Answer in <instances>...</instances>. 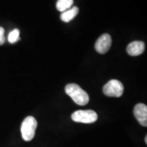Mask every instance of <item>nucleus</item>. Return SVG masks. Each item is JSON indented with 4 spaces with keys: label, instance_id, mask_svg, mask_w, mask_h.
Instances as JSON below:
<instances>
[{
    "label": "nucleus",
    "instance_id": "nucleus-11",
    "mask_svg": "<svg viewBox=\"0 0 147 147\" xmlns=\"http://www.w3.org/2000/svg\"><path fill=\"white\" fill-rule=\"evenodd\" d=\"M5 38L4 36H0V46L3 45L5 43Z\"/></svg>",
    "mask_w": 147,
    "mask_h": 147
},
{
    "label": "nucleus",
    "instance_id": "nucleus-6",
    "mask_svg": "<svg viewBox=\"0 0 147 147\" xmlns=\"http://www.w3.org/2000/svg\"><path fill=\"white\" fill-rule=\"evenodd\" d=\"M134 114L141 125L147 126V106L144 104H138L134 110Z\"/></svg>",
    "mask_w": 147,
    "mask_h": 147
},
{
    "label": "nucleus",
    "instance_id": "nucleus-13",
    "mask_svg": "<svg viewBox=\"0 0 147 147\" xmlns=\"http://www.w3.org/2000/svg\"><path fill=\"white\" fill-rule=\"evenodd\" d=\"M145 143L147 144V136H146V137H145Z\"/></svg>",
    "mask_w": 147,
    "mask_h": 147
},
{
    "label": "nucleus",
    "instance_id": "nucleus-1",
    "mask_svg": "<svg viewBox=\"0 0 147 147\" xmlns=\"http://www.w3.org/2000/svg\"><path fill=\"white\" fill-rule=\"evenodd\" d=\"M65 91L67 95L78 105L84 106L89 102V97L88 93L78 84L74 83L67 84Z\"/></svg>",
    "mask_w": 147,
    "mask_h": 147
},
{
    "label": "nucleus",
    "instance_id": "nucleus-9",
    "mask_svg": "<svg viewBox=\"0 0 147 147\" xmlns=\"http://www.w3.org/2000/svg\"><path fill=\"white\" fill-rule=\"evenodd\" d=\"M74 3V0H58L57 1V9L60 12H65L71 8Z\"/></svg>",
    "mask_w": 147,
    "mask_h": 147
},
{
    "label": "nucleus",
    "instance_id": "nucleus-12",
    "mask_svg": "<svg viewBox=\"0 0 147 147\" xmlns=\"http://www.w3.org/2000/svg\"><path fill=\"white\" fill-rule=\"evenodd\" d=\"M5 30L3 27H0V36H4Z\"/></svg>",
    "mask_w": 147,
    "mask_h": 147
},
{
    "label": "nucleus",
    "instance_id": "nucleus-7",
    "mask_svg": "<svg viewBox=\"0 0 147 147\" xmlns=\"http://www.w3.org/2000/svg\"><path fill=\"white\" fill-rule=\"evenodd\" d=\"M145 45L142 41H134L129 44L127 47V52L131 56H138L144 51Z\"/></svg>",
    "mask_w": 147,
    "mask_h": 147
},
{
    "label": "nucleus",
    "instance_id": "nucleus-3",
    "mask_svg": "<svg viewBox=\"0 0 147 147\" xmlns=\"http://www.w3.org/2000/svg\"><path fill=\"white\" fill-rule=\"evenodd\" d=\"M124 87L121 82L118 80H110L103 87L104 95L108 97H119L123 95Z\"/></svg>",
    "mask_w": 147,
    "mask_h": 147
},
{
    "label": "nucleus",
    "instance_id": "nucleus-4",
    "mask_svg": "<svg viewBox=\"0 0 147 147\" xmlns=\"http://www.w3.org/2000/svg\"><path fill=\"white\" fill-rule=\"evenodd\" d=\"M71 119L77 123H93L97 121V115L95 111L91 110H80L71 115Z\"/></svg>",
    "mask_w": 147,
    "mask_h": 147
},
{
    "label": "nucleus",
    "instance_id": "nucleus-2",
    "mask_svg": "<svg viewBox=\"0 0 147 147\" xmlns=\"http://www.w3.org/2000/svg\"><path fill=\"white\" fill-rule=\"evenodd\" d=\"M37 125L38 123L36 119L32 116L27 117L24 119L21 127L22 138L24 140L29 142L34 138Z\"/></svg>",
    "mask_w": 147,
    "mask_h": 147
},
{
    "label": "nucleus",
    "instance_id": "nucleus-5",
    "mask_svg": "<svg viewBox=\"0 0 147 147\" xmlns=\"http://www.w3.org/2000/svg\"><path fill=\"white\" fill-rule=\"evenodd\" d=\"M111 45V36L108 34H104L102 35L95 42V49L100 54H105L109 51Z\"/></svg>",
    "mask_w": 147,
    "mask_h": 147
},
{
    "label": "nucleus",
    "instance_id": "nucleus-10",
    "mask_svg": "<svg viewBox=\"0 0 147 147\" xmlns=\"http://www.w3.org/2000/svg\"><path fill=\"white\" fill-rule=\"evenodd\" d=\"M20 31L18 29H15L12 30L10 34H9L8 36V40L10 43H15L20 40Z\"/></svg>",
    "mask_w": 147,
    "mask_h": 147
},
{
    "label": "nucleus",
    "instance_id": "nucleus-8",
    "mask_svg": "<svg viewBox=\"0 0 147 147\" xmlns=\"http://www.w3.org/2000/svg\"><path fill=\"white\" fill-rule=\"evenodd\" d=\"M78 12L79 9L78 7L74 6L72 8H69V10L62 12L60 16L61 19L62 21L65 22V23H68V22L71 21L78 14Z\"/></svg>",
    "mask_w": 147,
    "mask_h": 147
}]
</instances>
